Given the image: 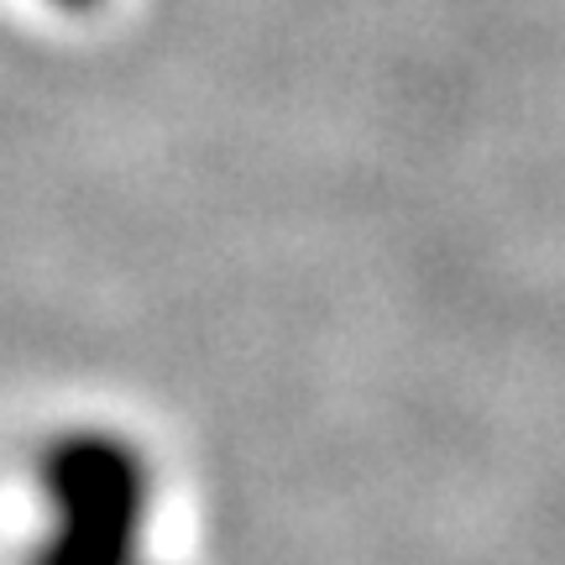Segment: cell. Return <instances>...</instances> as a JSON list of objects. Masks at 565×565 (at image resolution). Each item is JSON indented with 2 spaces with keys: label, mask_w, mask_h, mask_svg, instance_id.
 <instances>
[{
  "label": "cell",
  "mask_w": 565,
  "mask_h": 565,
  "mask_svg": "<svg viewBox=\"0 0 565 565\" xmlns=\"http://www.w3.org/2000/svg\"><path fill=\"white\" fill-rule=\"evenodd\" d=\"M42 482L53 534L32 565H131L147 519V471L126 445L100 435L53 445Z\"/></svg>",
  "instance_id": "6da1fadb"
}]
</instances>
